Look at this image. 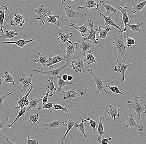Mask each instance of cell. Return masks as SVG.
Here are the masks:
<instances>
[{
    "instance_id": "obj_1",
    "label": "cell",
    "mask_w": 146,
    "mask_h": 144,
    "mask_svg": "<svg viewBox=\"0 0 146 144\" xmlns=\"http://www.w3.org/2000/svg\"><path fill=\"white\" fill-rule=\"evenodd\" d=\"M114 41L112 42V47L114 51L118 53L121 58V62H125L126 59V41L123 38V33L120 35H116L114 33H112Z\"/></svg>"
},
{
    "instance_id": "obj_2",
    "label": "cell",
    "mask_w": 146,
    "mask_h": 144,
    "mask_svg": "<svg viewBox=\"0 0 146 144\" xmlns=\"http://www.w3.org/2000/svg\"><path fill=\"white\" fill-rule=\"evenodd\" d=\"M61 3L64 7L66 15L71 24L75 25L78 19L86 16V14L74 11L71 6L66 3V0H61Z\"/></svg>"
},
{
    "instance_id": "obj_3",
    "label": "cell",
    "mask_w": 146,
    "mask_h": 144,
    "mask_svg": "<svg viewBox=\"0 0 146 144\" xmlns=\"http://www.w3.org/2000/svg\"><path fill=\"white\" fill-rule=\"evenodd\" d=\"M139 99L140 97L138 96L135 98L134 101H128L127 102V108L135 111L138 116L139 120L141 121V114H145L146 113V105H143L139 103Z\"/></svg>"
},
{
    "instance_id": "obj_4",
    "label": "cell",
    "mask_w": 146,
    "mask_h": 144,
    "mask_svg": "<svg viewBox=\"0 0 146 144\" xmlns=\"http://www.w3.org/2000/svg\"><path fill=\"white\" fill-rule=\"evenodd\" d=\"M86 22L87 23L88 27L90 29V32H89L88 36L84 38L82 41H86L87 40H91L92 41V44L93 46L97 45L98 44L99 40L96 38V35L98 31V30L101 26H99L97 29H94V23L92 21L91 19L88 20Z\"/></svg>"
},
{
    "instance_id": "obj_5",
    "label": "cell",
    "mask_w": 146,
    "mask_h": 144,
    "mask_svg": "<svg viewBox=\"0 0 146 144\" xmlns=\"http://www.w3.org/2000/svg\"><path fill=\"white\" fill-rule=\"evenodd\" d=\"M88 72H89L91 74V76L93 77L96 84V87L97 92L98 94H100L101 92H103L106 93H109L106 89V86L103 81H102L100 77L98 76H96L95 74L93 72V70L91 68H89L88 70Z\"/></svg>"
},
{
    "instance_id": "obj_6",
    "label": "cell",
    "mask_w": 146,
    "mask_h": 144,
    "mask_svg": "<svg viewBox=\"0 0 146 144\" xmlns=\"http://www.w3.org/2000/svg\"><path fill=\"white\" fill-rule=\"evenodd\" d=\"M116 60L117 65L114 68V71L117 73H120L123 79V82H125V74L127 72L128 68L132 66V63H130L128 64H124L119 60L118 58L116 59Z\"/></svg>"
},
{
    "instance_id": "obj_7",
    "label": "cell",
    "mask_w": 146,
    "mask_h": 144,
    "mask_svg": "<svg viewBox=\"0 0 146 144\" xmlns=\"http://www.w3.org/2000/svg\"><path fill=\"white\" fill-rule=\"evenodd\" d=\"M70 64V62L69 61L66 62L65 64L63 65V66H59V68L55 69H52V68L50 69V71H40V70H37L34 69L32 70H31L32 72H39V73H41L42 74H45V75H49L51 76H58V75L61 73L62 71H63Z\"/></svg>"
},
{
    "instance_id": "obj_8",
    "label": "cell",
    "mask_w": 146,
    "mask_h": 144,
    "mask_svg": "<svg viewBox=\"0 0 146 144\" xmlns=\"http://www.w3.org/2000/svg\"><path fill=\"white\" fill-rule=\"evenodd\" d=\"M34 10L37 20H40L42 18H46L50 16L52 12V10L45 8L43 4L41 5L38 8H35Z\"/></svg>"
},
{
    "instance_id": "obj_9",
    "label": "cell",
    "mask_w": 146,
    "mask_h": 144,
    "mask_svg": "<svg viewBox=\"0 0 146 144\" xmlns=\"http://www.w3.org/2000/svg\"><path fill=\"white\" fill-rule=\"evenodd\" d=\"M72 69L76 72H83L84 75L86 74V70L85 69V65L84 60L80 57H77L72 63Z\"/></svg>"
},
{
    "instance_id": "obj_10",
    "label": "cell",
    "mask_w": 146,
    "mask_h": 144,
    "mask_svg": "<svg viewBox=\"0 0 146 144\" xmlns=\"http://www.w3.org/2000/svg\"><path fill=\"white\" fill-rule=\"evenodd\" d=\"M135 113L132 114L127 115H126V127L128 128H132V127H136L137 128V130L135 131L134 133H136L138 131H139L140 132L143 131L144 126H140L137 123L136 121L134 118V116L135 115Z\"/></svg>"
},
{
    "instance_id": "obj_11",
    "label": "cell",
    "mask_w": 146,
    "mask_h": 144,
    "mask_svg": "<svg viewBox=\"0 0 146 144\" xmlns=\"http://www.w3.org/2000/svg\"><path fill=\"white\" fill-rule=\"evenodd\" d=\"M77 44L79 48L82 50V54L83 56L84 57L87 54H93V51L91 50L93 46L91 43L87 41H84L78 42Z\"/></svg>"
},
{
    "instance_id": "obj_12",
    "label": "cell",
    "mask_w": 146,
    "mask_h": 144,
    "mask_svg": "<svg viewBox=\"0 0 146 144\" xmlns=\"http://www.w3.org/2000/svg\"><path fill=\"white\" fill-rule=\"evenodd\" d=\"M33 88V86L32 85L31 88L28 91L27 93L18 101L17 105L15 107V109H22L24 107H27L28 105H29V101L28 99V97H29Z\"/></svg>"
},
{
    "instance_id": "obj_13",
    "label": "cell",
    "mask_w": 146,
    "mask_h": 144,
    "mask_svg": "<svg viewBox=\"0 0 146 144\" xmlns=\"http://www.w3.org/2000/svg\"><path fill=\"white\" fill-rule=\"evenodd\" d=\"M30 76L27 78H21L20 79V82L22 85V89L20 90L22 94H24L27 90H29L31 88L32 84V78L34 72H32Z\"/></svg>"
},
{
    "instance_id": "obj_14",
    "label": "cell",
    "mask_w": 146,
    "mask_h": 144,
    "mask_svg": "<svg viewBox=\"0 0 146 144\" xmlns=\"http://www.w3.org/2000/svg\"><path fill=\"white\" fill-rule=\"evenodd\" d=\"M49 62L46 64V66L47 67L50 68H54L52 67L53 65L59 63V62L62 61H65L67 62L68 60L66 58L65 56L63 57L62 56V54H59L58 55H55L52 58H50L48 59ZM69 61V60H68Z\"/></svg>"
},
{
    "instance_id": "obj_15",
    "label": "cell",
    "mask_w": 146,
    "mask_h": 144,
    "mask_svg": "<svg viewBox=\"0 0 146 144\" xmlns=\"http://www.w3.org/2000/svg\"><path fill=\"white\" fill-rule=\"evenodd\" d=\"M66 44L65 48L66 49V54L65 57L68 61L70 60V56L77 52V50H76V49L77 48L78 45L77 43L74 41H72V44H69L68 42H66Z\"/></svg>"
},
{
    "instance_id": "obj_16",
    "label": "cell",
    "mask_w": 146,
    "mask_h": 144,
    "mask_svg": "<svg viewBox=\"0 0 146 144\" xmlns=\"http://www.w3.org/2000/svg\"><path fill=\"white\" fill-rule=\"evenodd\" d=\"M44 128L46 130H51L52 129L59 128L61 126H64L65 125L64 122L62 121L61 120H56L49 123H42Z\"/></svg>"
},
{
    "instance_id": "obj_17",
    "label": "cell",
    "mask_w": 146,
    "mask_h": 144,
    "mask_svg": "<svg viewBox=\"0 0 146 144\" xmlns=\"http://www.w3.org/2000/svg\"><path fill=\"white\" fill-rule=\"evenodd\" d=\"M60 17V16L59 15H50L48 17L46 18L45 21H42L41 23H39V25L41 26L42 28L43 27L42 25H44L45 23L48 22L50 23L53 24L55 25H56L59 28H61V25L59 24V21H58V19Z\"/></svg>"
},
{
    "instance_id": "obj_18",
    "label": "cell",
    "mask_w": 146,
    "mask_h": 144,
    "mask_svg": "<svg viewBox=\"0 0 146 144\" xmlns=\"http://www.w3.org/2000/svg\"><path fill=\"white\" fill-rule=\"evenodd\" d=\"M127 7L125 6H121L119 8V10L122 13V20H123V23L122 24H123L124 25V29L123 30V32H126L127 24L131 23L129 21L128 15L127 12Z\"/></svg>"
},
{
    "instance_id": "obj_19",
    "label": "cell",
    "mask_w": 146,
    "mask_h": 144,
    "mask_svg": "<svg viewBox=\"0 0 146 144\" xmlns=\"http://www.w3.org/2000/svg\"><path fill=\"white\" fill-rule=\"evenodd\" d=\"M57 78H58V80H57V85H58V90L57 91V92H60V91L62 89V88H63V87L67 86H68V85H72L73 86H74V87L78 91L79 93L81 94V96H83V95H84V92H83L80 91L78 90V88H76V86H75L74 85L73 83H72V82H67L64 81V80H63V79L62 78V77H61V76H57Z\"/></svg>"
},
{
    "instance_id": "obj_20",
    "label": "cell",
    "mask_w": 146,
    "mask_h": 144,
    "mask_svg": "<svg viewBox=\"0 0 146 144\" xmlns=\"http://www.w3.org/2000/svg\"><path fill=\"white\" fill-rule=\"evenodd\" d=\"M13 18L11 21V26H16L19 25L20 27H22L25 22L23 17L20 14H13L12 15Z\"/></svg>"
},
{
    "instance_id": "obj_21",
    "label": "cell",
    "mask_w": 146,
    "mask_h": 144,
    "mask_svg": "<svg viewBox=\"0 0 146 144\" xmlns=\"http://www.w3.org/2000/svg\"><path fill=\"white\" fill-rule=\"evenodd\" d=\"M7 6L0 4V31L2 33L4 32V27L3 23L5 20V14L6 11L8 10Z\"/></svg>"
},
{
    "instance_id": "obj_22",
    "label": "cell",
    "mask_w": 146,
    "mask_h": 144,
    "mask_svg": "<svg viewBox=\"0 0 146 144\" xmlns=\"http://www.w3.org/2000/svg\"><path fill=\"white\" fill-rule=\"evenodd\" d=\"M59 37L57 39L60 41L59 45L63 46L65 43L68 42L69 44H72V41H69V38H71L73 36V34L72 33L65 34L64 33L61 32L59 33Z\"/></svg>"
},
{
    "instance_id": "obj_23",
    "label": "cell",
    "mask_w": 146,
    "mask_h": 144,
    "mask_svg": "<svg viewBox=\"0 0 146 144\" xmlns=\"http://www.w3.org/2000/svg\"><path fill=\"white\" fill-rule=\"evenodd\" d=\"M62 93L64 94L65 96L63 98V100H72L81 96L80 93H78L75 89L69 90L68 91H62Z\"/></svg>"
},
{
    "instance_id": "obj_24",
    "label": "cell",
    "mask_w": 146,
    "mask_h": 144,
    "mask_svg": "<svg viewBox=\"0 0 146 144\" xmlns=\"http://www.w3.org/2000/svg\"><path fill=\"white\" fill-rule=\"evenodd\" d=\"M108 107H109V109L107 110L108 114L112 117L113 120L115 121L116 117H119L120 116L119 112L120 111V108H115L111 104H108Z\"/></svg>"
},
{
    "instance_id": "obj_25",
    "label": "cell",
    "mask_w": 146,
    "mask_h": 144,
    "mask_svg": "<svg viewBox=\"0 0 146 144\" xmlns=\"http://www.w3.org/2000/svg\"><path fill=\"white\" fill-rule=\"evenodd\" d=\"M100 16H102L104 18L105 21V25L107 26V25H110V26H113V27H116L117 29H118L120 33H123V30H122L120 27H119L118 25H117L115 23V22L112 20V18H110V17L105 15L104 14L102 13H100Z\"/></svg>"
},
{
    "instance_id": "obj_26",
    "label": "cell",
    "mask_w": 146,
    "mask_h": 144,
    "mask_svg": "<svg viewBox=\"0 0 146 144\" xmlns=\"http://www.w3.org/2000/svg\"><path fill=\"white\" fill-rule=\"evenodd\" d=\"M69 27H73L75 28L81 34V36L84 37L86 36L90 32V29L88 26L87 23H86L84 25L81 26H76L75 25L71 24L69 25Z\"/></svg>"
},
{
    "instance_id": "obj_27",
    "label": "cell",
    "mask_w": 146,
    "mask_h": 144,
    "mask_svg": "<svg viewBox=\"0 0 146 144\" xmlns=\"http://www.w3.org/2000/svg\"><path fill=\"white\" fill-rule=\"evenodd\" d=\"M104 117L103 115H100L99 116V121L98 123V127L97 131L98 134V141H100L102 139L103 136L104 135L105 131L104 125H103V121L104 120Z\"/></svg>"
},
{
    "instance_id": "obj_28",
    "label": "cell",
    "mask_w": 146,
    "mask_h": 144,
    "mask_svg": "<svg viewBox=\"0 0 146 144\" xmlns=\"http://www.w3.org/2000/svg\"><path fill=\"white\" fill-rule=\"evenodd\" d=\"M86 4L84 6L79 7L78 9L80 10L83 9H87L88 10L92 9H98L100 6V4L96 3L94 0H86Z\"/></svg>"
},
{
    "instance_id": "obj_29",
    "label": "cell",
    "mask_w": 146,
    "mask_h": 144,
    "mask_svg": "<svg viewBox=\"0 0 146 144\" xmlns=\"http://www.w3.org/2000/svg\"><path fill=\"white\" fill-rule=\"evenodd\" d=\"M75 123V122L74 121H72V120H68L67 123L66 124V126L67 127V129H66L65 133L61 137V141H60V144H64V142H66V136L67 135H68V133L72 129L73 127L74 126Z\"/></svg>"
},
{
    "instance_id": "obj_30",
    "label": "cell",
    "mask_w": 146,
    "mask_h": 144,
    "mask_svg": "<svg viewBox=\"0 0 146 144\" xmlns=\"http://www.w3.org/2000/svg\"><path fill=\"white\" fill-rule=\"evenodd\" d=\"M18 35V34L16 30L6 31L0 35V39H12L16 37Z\"/></svg>"
},
{
    "instance_id": "obj_31",
    "label": "cell",
    "mask_w": 146,
    "mask_h": 144,
    "mask_svg": "<svg viewBox=\"0 0 146 144\" xmlns=\"http://www.w3.org/2000/svg\"><path fill=\"white\" fill-rule=\"evenodd\" d=\"M34 41V40L33 39L28 40V41L23 40V39H20V40L15 41H4L3 43L5 44H14L18 46L20 48H23V47L27 45L28 43H31V42H33Z\"/></svg>"
},
{
    "instance_id": "obj_32",
    "label": "cell",
    "mask_w": 146,
    "mask_h": 144,
    "mask_svg": "<svg viewBox=\"0 0 146 144\" xmlns=\"http://www.w3.org/2000/svg\"><path fill=\"white\" fill-rule=\"evenodd\" d=\"M37 56V57L35 59V62L38 64H41L43 67V68L45 69L46 64L49 62V60L45 55L42 53H38Z\"/></svg>"
},
{
    "instance_id": "obj_33",
    "label": "cell",
    "mask_w": 146,
    "mask_h": 144,
    "mask_svg": "<svg viewBox=\"0 0 146 144\" xmlns=\"http://www.w3.org/2000/svg\"><path fill=\"white\" fill-rule=\"evenodd\" d=\"M3 82L2 86H3L5 83H11L14 85L15 81L13 77L10 74L9 71H6L4 75L3 76Z\"/></svg>"
},
{
    "instance_id": "obj_34",
    "label": "cell",
    "mask_w": 146,
    "mask_h": 144,
    "mask_svg": "<svg viewBox=\"0 0 146 144\" xmlns=\"http://www.w3.org/2000/svg\"><path fill=\"white\" fill-rule=\"evenodd\" d=\"M99 3L102 5V7H104L106 10L107 14H110L112 13H115L116 12L117 9L115 8H114L113 6L110 5L105 3L104 1H99Z\"/></svg>"
},
{
    "instance_id": "obj_35",
    "label": "cell",
    "mask_w": 146,
    "mask_h": 144,
    "mask_svg": "<svg viewBox=\"0 0 146 144\" xmlns=\"http://www.w3.org/2000/svg\"><path fill=\"white\" fill-rule=\"evenodd\" d=\"M146 4V0H145L139 3L138 4L132 5V13L135 14L138 12L142 11H143Z\"/></svg>"
},
{
    "instance_id": "obj_36",
    "label": "cell",
    "mask_w": 146,
    "mask_h": 144,
    "mask_svg": "<svg viewBox=\"0 0 146 144\" xmlns=\"http://www.w3.org/2000/svg\"><path fill=\"white\" fill-rule=\"evenodd\" d=\"M48 81V85H47V88L49 89L50 91L51 94L49 96L51 97L54 95V93L55 92L57 88L55 87L54 83L53 82V77L52 76L50 77V79L47 80Z\"/></svg>"
},
{
    "instance_id": "obj_37",
    "label": "cell",
    "mask_w": 146,
    "mask_h": 144,
    "mask_svg": "<svg viewBox=\"0 0 146 144\" xmlns=\"http://www.w3.org/2000/svg\"><path fill=\"white\" fill-rule=\"evenodd\" d=\"M104 25H105V24L101 25V27L98 31L99 34V38L102 39H106V38L107 36L108 32L111 30V28L110 27H108L107 28L104 29H102V27Z\"/></svg>"
},
{
    "instance_id": "obj_38",
    "label": "cell",
    "mask_w": 146,
    "mask_h": 144,
    "mask_svg": "<svg viewBox=\"0 0 146 144\" xmlns=\"http://www.w3.org/2000/svg\"><path fill=\"white\" fill-rule=\"evenodd\" d=\"M142 25V23L141 22H138L136 24H133L131 23L127 24V26H128L134 33L140 31H141L140 27Z\"/></svg>"
},
{
    "instance_id": "obj_39",
    "label": "cell",
    "mask_w": 146,
    "mask_h": 144,
    "mask_svg": "<svg viewBox=\"0 0 146 144\" xmlns=\"http://www.w3.org/2000/svg\"><path fill=\"white\" fill-rule=\"evenodd\" d=\"M85 122L84 121V119H82V121L79 123H76L74 124V126L75 127H77L78 128V130H79L81 132H82V133L84 135V138L85 139H86L87 138L88 136L85 134V125H84Z\"/></svg>"
},
{
    "instance_id": "obj_40",
    "label": "cell",
    "mask_w": 146,
    "mask_h": 144,
    "mask_svg": "<svg viewBox=\"0 0 146 144\" xmlns=\"http://www.w3.org/2000/svg\"><path fill=\"white\" fill-rule=\"evenodd\" d=\"M84 61L89 65H91L92 63H97V61L94 56H93V54H87L85 55Z\"/></svg>"
},
{
    "instance_id": "obj_41",
    "label": "cell",
    "mask_w": 146,
    "mask_h": 144,
    "mask_svg": "<svg viewBox=\"0 0 146 144\" xmlns=\"http://www.w3.org/2000/svg\"><path fill=\"white\" fill-rule=\"evenodd\" d=\"M42 100V98H35L29 101V108L26 110L27 112L29 110L36 108L39 103Z\"/></svg>"
},
{
    "instance_id": "obj_42",
    "label": "cell",
    "mask_w": 146,
    "mask_h": 144,
    "mask_svg": "<svg viewBox=\"0 0 146 144\" xmlns=\"http://www.w3.org/2000/svg\"><path fill=\"white\" fill-rule=\"evenodd\" d=\"M84 121L85 122L88 121L89 122L90 125L93 129V133L95 135L97 132L96 130V125L97 122L96 121L93 119H90L89 117H88L87 119L84 120Z\"/></svg>"
},
{
    "instance_id": "obj_43",
    "label": "cell",
    "mask_w": 146,
    "mask_h": 144,
    "mask_svg": "<svg viewBox=\"0 0 146 144\" xmlns=\"http://www.w3.org/2000/svg\"><path fill=\"white\" fill-rule=\"evenodd\" d=\"M26 110H27L26 107H24L22 109H21L20 111L18 113L17 117H16V118L15 119L14 121H13V122L11 124L9 125V128H11V127H12L13 125L15 123V122L17 121V120H18V119H19L20 117H22L23 116V115H25V113H26Z\"/></svg>"
},
{
    "instance_id": "obj_44",
    "label": "cell",
    "mask_w": 146,
    "mask_h": 144,
    "mask_svg": "<svg viewBox=\"0 0 146 144\" xmlns=\"http://www.w3.org/2000/svg\"><path fill=\"white\" fill-rule=\"evenodd\" d=\"M54 104L52 102H50L48 103L44 104L42 105H40L38 107V111H41V110H43V109H46L47 110H50L53 108Z\"/></svg>"
},
{
    "instance_id": "obj_45",
    "label": "cell",
    "mask_w": 146,
    "mask_h": 144,
    "mask_svg": "<svg viewBox=\"0 0 146 144\" xmlns=\"http://www.w3.org/2000/svg\"><path fill=\"white\" fill-rule=\"evenodd\" d=\"M106 87L108 88L112 92H113L115 94H119L121 95H125V94L122 92L120 91L118 88H117L116 86H106Z\"/></svg>"
},
{
    "instance_id": "obj_46",
    "label": "cell",
    "mask_w": 146,
    "mask_h": 144,
    "mask_svg": "<svg viewBox=\"0 0 146 144\" xmlns=\"http://www.w3.org/2000/svg\"><path fill=\"white\" fill-rule=\"evenodd\" d=\"M53 108L54 110H58V111H62L64 112L68 113H69V111L67 108H66L64 106H62L59 104H54L53 106Z\"/></svg>"
},
{
    "instance_id": "obj_47",
    "label": "cell",
    "mask_w": 146,
    "mask_h": 144,
    "mask_svg": "<svg viewBox=\"0 0 146 144\" xmlns=\"http://www.w3.org/2000/svg\"><path fill=\"white\" fill-rule=\"evenodd\" d=\"M126 44L128 48H130L135 44V41L132 38L127 37L126 39Z\"/></svg>"
},
{
    "instance_id": "obj_48",
    "label": "cell",
    "mask_w": 146,
    "mask_h": 144,
    "mask_svg": "<svg viewBox=\"0 0 146 144\" xmlns=\"http://www.w3.org/2000/svg\"><path fill=\"white\" fill-rule=\"evenodd\" d=\"M39 119V115L38 114H32L29 118V121L33 123H36Z\"/></svg>"
},
{
    "instance_id": "obj_49",
    "label": "cell",
    "mask_w": 146,
    "mask_h": 144,
    "mask_svg": "<svg viewBox=\"0 0 146 144\" xmlns=\"http://www.w3.org/2000/svg\"><path fill=\"white\" fill-rule=\"evenodd\" d=\"M12 94L11 92H10L9 93H7L6 95H1L0 96V108H1L3 107V102L5 99L7 98L8 96H9Z\"/></svg>"
},
{
    "instance_id": "obj_50",
    "label": "cell",
    "mask_w": 146,
    "mask_h": 144,
    "mask_svg": "<svg viewBox=\"0 0 146 144\" xmlns=\"http://www.w3.org/2000/svg\"><path fill=\"white\" fill-rule=\"evenodd\" d=\"M27 142L26 144H40L36 140H32L30 138V135H27Z\"/></svg>"
},
{
    "instance_id": "obj_51",
    "label": "cell",
    "mask_w": 146,
    "mask_h": 144,
    "mask_svg": "<svg viewBox=\"0 0 146 144\" xmlns=\"http://www.w3.org/2000/svg\"><path fill=\"white\" fill-rule=\"evenodd\" d=\"M50 93V91L49 90V89L47 88V90H46V92L45 95L43 97V98H42V104L46 103L47 101H48V97H49V93Z\"/></svg>"
},
{
    "instance_id": "obj_52",
    "label": "cell",
    "mask_w": 146,
    "mask_h": 144,
    "mask_svg": "<svg viewBox=\"0 0 146 144\" xmlns=\"http://www.w3.org/2000/svg\"><path fill=\"white\" fill-rule=\"evenodd\" d=\"M112 137H109L108 138H102L101 140V144H108L109 143V141L112 140Z\"/></svg>"
},
{
    "instance_id": "obj_53",
    "label": "cell",
    "mask_w": 146,
    "mask_h": 144,
    "mask_svg": "<svg viewBox=\"0 0 146 144\" xmlns=\"http://www.w3.org/2000/svg\"><path fill=\"white\" fill-rule=\"evenodd\" d=\"M9 117H7L5 121L0 122V130H1V129H3V128H4L3 126H4V125L5 124L6 122L9 121Z\"/></svg>"
},
{
    "instance_id": "obj_54",
    "label": "cell",
    "mask_w": 146,
    "mask_h": 144,
    "mask_svg": "<svg viewBox=\"0 0 146 144\" xmlns=\"http://www.w3.org/2000/svg\"><path fill=\"white\" fill-rule=\"evenodd\" d=\"M62 78L64 81H66L67 80V78H68V75H66V74H64L62 76Z\"/></svg>"
},
{
    "instance_id": "obj_55",
    "label": "cell",
    "mask_w": 146,
    "mask_h": 144,
    "mask_svg": "<svg viewBox=\"0 0 146 144\" xmlns=\"http://www.w3.org/2000/svg\"><path fill=\"white\" fill-rule=\"evenodd\" d=\"M73 79V77L72 75H68V78H67V80H68V81L71 82L72 80Z\"/></svg>"
},
{
    "instance_id": "obj_56",
    "label": "cell",
    "mask_w": 146,
    "mask_h": 144,
    "mask_svg": "<svg viewBox=\"0 0 146 144\" xmlns=\"http://www.w3.org/2000/svg\"><path fill=\"white\" fill-rule=\"evenodd\" d=\"M7 142H8V143H9V144H16L15 143H12V142H11V141L9 140V139H8V138H7Z\"/></svg>"
},
{
    "instance_id": "obj_57",
    "label": "cell",
    "mask_w": 146,
    "mask_h": 144,
    "mask_svg": "<svg viewBox=\"0 0 146 144\" xmlns=\"http://www.w3.org/2000/svg\"><path fill=\"white\" fill-rule=\"evenodd\" d=\"M3 78H0V86L2 85L3 82Z\"/></svg>"
},
{
    "instance_id": "obj_58",
    "label": "cell",
    "mask_w": 146,
    "mask_h": 144,
    "mask_svg": "<svg viewBox=\"0 0 146 144\" xmlns=\"http://www.w3.org/2000/svg\"><path fill=\"white\" fill-rule=\"evenodd\" d=\"M121 1H122V2H123V0H121Z\"/></svg>"
},
{
    "instance_id": "obj_59",
    "label": "cell",
    "mask_w": 146,
    "mask_h": 144,
    "mask_svg": "<svg viewBox=\"0 0 146 144\" xmlns=\"http://www.w3.org/2000/svg\"><path fill=\"white\" fill-rule=\"evenodd\" d=\"M71 1H75V0H71Z\"/></svg>"
},
{
    "instance_id": "obj_60",
    "label": "cell",
    "mask_w": 146,
    "mask_h": 144,
    "mask_svg": "<svg viewBox=\"0 0 146 144\" xmlns=\"http://www.w3.org/2000/svg\"><path fill=\"white\" fill-rule=\"evenodd\" d=\"M23 1H25V0H23Z\"/></svg>"
},
{
    "instance_id": "obj_61",
    "label": "cell",
    "mask_w": 146,
    "mask_h": 144,
    "mask_svg": "<svg viewBox=\"0 0 146 144\" xmlns=\"http://www.w3.org/2000/svg\"><path fill=\"white\" fill-rule=\"evenodd\" d=\"M100 144V143H99V144Z\"/></svg>"
}]
</instances>
